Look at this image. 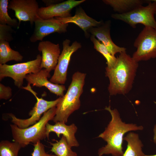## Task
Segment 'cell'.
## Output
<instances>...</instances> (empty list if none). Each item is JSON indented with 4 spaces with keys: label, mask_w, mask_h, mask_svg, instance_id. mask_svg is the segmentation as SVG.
I'll use <instances>...</instances> for the list:
<instances>
[{
    "label": "cell",
    "mask_w": 156,
    "mask_h": 156,
    "mask_svg": "<svg viewBox=\"0 0 156 156\" xmlns=\"http://www.w3.org/2000/svg\"><path fill=\"white\" fill-rule=\"evenodd\" d=\"M105 4L110 6L118 14H122L130 12L142 5L148 0H104Z\"/></svg>",
    "instance_id": "cell-18"
},
{
    "label": "cell",
    "mask_w": 156,
    "mask_h": 156,
    "mask_svg": "<svg viewBox=\"0 0 156 156\" xmlns=\"http://www.w3.org/2000/svg\"><path fill=\"white\" fill-rule=\"evenodd\" d=\"M50 143L52 146L50 151L57 156H77V153L72 151L71 147L63 135L59 141Z\"/></svg>",
    "instance_id": "cell-21"
},
{
    "label": "cell",
    "mask_w": 156,
    "mask_h": 156,
    "mask_svg": "<svg viewBox=\"0 0 156 156\" xmlns=\"http://www.w3.org/2000/svg\"><path fill=\"white\" fill-rule=\"evenodd\" d=\"M105 109L110 114L111 120L104 131L97 137L107 143L106 145L99 149L98 156L109 154L112 156H122L124 153L122 144L124 134L129 131L143 130V127L123 122L118 110L116 109H112L110 105L106 106Z\"/></svg>",
    "instance_id": "cell-1"
},
{
    "label": "cell",
    "mask_w": 156,
    "mask_h": 156,
    "mask_svg": "<svg viewBox=\"0 0 156 156\" xmlns=\"http://www.w3.org/2000/svg\"><path fill=\"white\" fill-rule=\"evenodd\" d=\"M42 56L38 54L35 60L26 62L11 65L0 64V81L5 77H10L14 80L15 86L22 88L24 79L27 75L36 73L42 69Z\"/></svg>",
    "instance_id": "cell-6"
},
{
    "label": "cell",
    "mask_w": 156,
    "mask_h": 156,
    "mask_svg": "<svg viewBox=\"0 0 156 156\" xmlns=\"http://www.w3.org/2000/svg\"><path fill=\"white\" fill-rule=\"evenodd\" d=\"M146 6H140L132 11L122 14L116 13L111 15L112 18L122 21L133 28L138 24L156 29V21L154 15L156 12V2L148 0Z\"/></svg>",
    "instance_id": "cell-5"
},
{
    "label": "cell",
    "mask_w": 156,
    "mask_h": 156,
    "mask_svg": "<svg viewBox=\"0 0 156 156\" xmlns=\"http://www.w3.org/2000/svg\"><path fill=\"white\" fill-rule=\"evenodd\" d=\"M42 1L45 4L46 6H49L56 4L59 3L60 0H42Z\"/></svg>",
    "instance_id": "cell-28"
},
{
    "label": "cell",
    "mask_w": 156,
    "mask_h": 156,
    "mask_svg": "<svg viewBox=\"0 0 156 156\" xmlns=\"http://www.w3.org/2000/svg\"><path fill=\"white\" fill-rule=\"evenodd\" d=\"M153 0L154 1H155V2H156V0ZM155 14H156V12H155Z\"/></svg>",
    "instance_id": "cell-31"
},
{
    "label": "cell",
    "mask_w": 156,
    "mask_h": 156,
    "mask_svg": "<svg viewBox=\"0 0 156 156\" xmlns=\"http://www.w3.org/2000/svg\"><path fill=\"white\" fill-rule=\"evenodd\" d=\"M145 156H156V154L154 155H145Z\"/></svg>",
    "instance_id": "cell-30"
},
{
    "label": "cell",
    "mask_w": 156,
    "mask_h": 156,
    "mask_svg": "<svg viewBox=\"0 0 156 156\" xmlns=\"http://www.w3.org/2000/svg\"><path fill=\"white\" fill-rule=\"evenodd\" d=\"M110 26L111 21H108L99 27L91 28L88 32L103 44L112 55L115 56L117 53L126 52V48L119 47L113 42L110 34Z\"/></svg>",
    "instance_id": "cell-15"
},
{
    "label": "cell",
    "mask_w": 156,
    "mask_h": 156,
    "mask_svg": "<svg viewBox=\"0 0 156 156\" xmlns=\"http://www.w3.org/2000/svg\"><path fill=\"white\" fill-rule=\"evenodd\" d=\"M47 138H49V133L53 132L56 133L57 136L60 137V135H62L67 140L68 144L71 147H78L79 144L75 135L77 128L74 123L67 125L63 122H57L54 125L48 123L46 125Z\"/></svg>",
    "instance_id": "cell-17"
},
{
    "label": "cell",
    "mask_w": 156,
    "mask_h": 156,
    "mask_svg": "<svg viewBox=\"0 0 156 156\" xmlns=\"http://www.w3.org/2000/svg\"><path fill=\"white\" fill-rule=\"evenodd\" d=\"M64 24L73 23L78 26L84 31L86 36L88 35V31L93 27H99L103 23L102 21H98L88 16L81 7L77 8L73 16L66 18H55Z\"/></svg>",
    "instance_id": "cell-16"
},
{
    "label": "cell",
    "mask_w": 156,
    "mask_h": 156,
    "mask_svg": "<svg viewBox=\"0 0 156 156\" xmlns=\"http://www.w3.org/2000/svg\"><path fill=\"white\" fill-rule=\"evenodd\" d=\"M21 148V145L17 142L2 140L0 142V156H18Z\"/></svg>",
    "instance_id": "cell-24"
},
{
    "label": "cell",
    "mask_w": 156,
    "mask_h": 156,
    "mask_svg": "<svg viewBox=\"0 0 156 156\" xmlns=\"http://www.w3.org/2000/svg\"><path fill=\"white\" fill-rule=\"evenodd\" d=\"M8 0H0V24L7 25L11 27L17 28L19 26V22L15 18L10 17L8 12L9 4Z\"/></svg>",
    "instance_id": "cell-23"
},
{
    "label": "cell",
    "mask_w": 156,
    "mask_h": 156,
    "mask_svg": "<svg viewBox=\"0 0 156 156\" xmlns=\"http://www.w3.org/2000/svg\"><path fill=\"white\" fill-rule=\"evenodd\" d=\"M23 58V56L19 52L11 48L8 42L0 40V64H5L11 60L21 62Z\"/></svg>",
    "instance_id": "cell-20"
},
{
    "label": "cell",
    "mask_w": 156,
    "mask_h": 156,
    "mask_svg": "<svg viewBox=\"0 0 156 156\" xmlns=\"http://www.w3.org/2000/svg\"><path fill=\"white\" fill-rule=\"evenodd\" d=\"M14 31L11 26L7 25L0 24V40L8 42L12 40V33Z\"/></svg>",
    "instance_id": "cell-25"
},
{
    "label": "cell",
    "mask_w": 156,
    "mask_h": 156,
    "mask_svg": "<svg viewBox=\"0 0 156 156\" xmlns=\"http://www.w3.org/2000/svg\"><path fill=\"white\" fill-rule=\"evenodd\" d=\"M133 46L137 50L132 57L137 62L156 58V29L144 27L135 39Z\"/></svg>",
    "instance_id": "cell-7"
},
{
    "label": "cell",
    "mask_w": 156,
    "mask_h": 156,
    "mask_svg": "<svg viewBox=\"0 0 156 156\" xmlns=\"http://www.w3.org/2000/svg\"><path fill=\"white\" fill-rule=\"evenodd\" d=\"M38 49L42 53L41 68L46 69L49 72L54 70L60 53L59 44L48 40L42 41L39 43Z\"/></svg>",
    "instance_id": "cell-14"
},
{
    "label": "cell",
    "mask_w": 156,
    "mask_h": 156,
    "mask_svg": "<svg viewBox=\"0 0 156 156\" xmlns=\"http://www.w3.org/2000/svg\"><path fill=\"white\" fill-rule=\"evenodd\" d=\"M8 8L14 11L19 24L21 21H28L32 25L38 17L39 8L36 0H12Z\"/></svg>",
    "instance_id": "cell-11"
},
{
    "label": "cell",
    "mask_w": 156,
    "mask_h": 156,
    "mask_svg": "<svg viewBox=\"0 0 156 156\" xmlns=\"http://www.w3.org/2000/svg\"><path fill=\"white\" fill-rule=\"evenodd\" d=\"M50 72L46 69H41L35 73H30L26 76L25 79L28 84L32 85L33 86L41 88L44 87L50 92L57 96L62 97L64 92L66 90L65 86L63 85L53 83L49 81L48 78L50 77Z\"/></svg>",
    "instance_id": "cell-13"
},
{
    "label": "cell",
    "mask_w": 156,
    "mask_h": 156,
    "mask_svg": "<svg viewBox=\"0 0 156 156\" xmlns=\"http://www.w3.org/2000/svg\"><path fill=\"white\" fill-rule=\"evenodd\" d=\"M55 106L45 112L40 120L35 124L26 128L21 129L14 124L10 127L14 142L19 143L24 148L30 143H36L46 138V125L53 120L55 114Z\"/></svg>",
    "instance_id": "cell-4"
},
{
    "label": "cell",
    "mask_w": 156,
    "mask_h": 156,
    "mask_svg": "<svg viewBox=\"0 0 156 156\" xmlns=\"http://www.w3.org/2000/svg\"><path fill=\"white\" fill-rule=\"evenodd\" d=\"M127 142V148L122 156H145L142 151L143 146L138 134L130 132L123 138Z\"/></svg>",
    "instance_id": "cell-19"
},
{
    "label": "cell",
    "mask_w": 156,
    "mask_h": 156,
    "mask_svg": "<svg viewBox=\"0 0 156 156\" xmlns=\"http://www.w3.org/2000/svg\"><path fill=\"white\" fill-rule=\"evenodd\" d=\"M22 89L27 90L35 96L36 99V102L32 109L29 113L30 117L26 119H23L16 117L12 113L8 114L11 118V122L21 129L26 128L32 125L38 121L40 119L41 115L51 108L56 106L60 101L61 97L54 101H47L37 96V94L33 90L30 86L28 84L26 87Z\"/></svg>",
    "instance_id": "cell-8"
},
{
    "label": "cell",
    "mask_w": 156,
    "mask_h": 156,
    "mask_svg": "<svg viewBox=\"0 0 156 156\" xmlns=\"http://www.w3.org/2000/svg\"><path fill=\"white\" fill-rule=\"evenodd\" d=\"M34 23V30L30 38L32 42L42 41L44 37L54 33H65L68 26V24L63 23L55 18L44 19L38 16Z\"/></svg>",
    "instance_id": "cell-10"
},
{
    "label": "cell",
    "mask_w": 156,
    "mask_h": 156,
    "mask_svg": "<svg viewBox=\"0 0 156 156\" xmlns=\"http://www.w3.org/2000/svg\"><path fill=\"white\" fill-rule=\"evenodd\" d=\"M85 0H68L49 6L39 8L38 16L44 19L54 17L66 18L71 16L70 12L75 7Z\"/></svg>",
    "instance_id": "cell-12"
},
{
    "label": "cell",
    "mask_w": 156,
    "mask_h": 156,
    "mask_svg": "<svg viewBox=\"0 0 156 156\" xmlns=\"http://www.w3.org/2000/svg\"><path fill=\"white\" fill-rule=\"evenodd\" d=\"M33 145V151L31 154L32 156H57L46 152L44 146L40 141L34 144Z\"/></svg>",
    "instance_id": "cell-26"
},
{
    "label": "cell",
    "mask_w": 156,
    "mask_h": 156,
    "mask_svg": "<svg viewBox=\"0 0 156 156\" xmlns=\"http://www.w3.org/2000/svg\"><path fill=\"white\" fill-rule=\"evenodd\" d=\"M153 132L154 133L153 136V142L156 145V124L155 125L154 127Z\"/></svg>",
    "instance_id": "cell-29"
},
{
    "label": "cell",
    "mask_w": 156,
    "mask_h": 156,
    "mask_svg": "<svg viewBox=\"0 0 156 156\" xmlns=\"http://www.w3.org/2000/svg\"><path fill=\"white\" fill-rule=\"evenodd\" d=\"M86 74L77 71L74 73L66 93L56 105L53 120L66 123L70 115L80 107V98L83 91Z\"/></svg>",
    "instance_id": "cell-3"
},
{
    "label": "cell",
    "mask_w": 156,
    "mask_h": 156,
    "mask_svg": "<svg viewBox=\"0 0 156 156\" xmlns=\"http://www.w3.org/2000/svg\"><path fill=\"white\" fill-rule=\"evenodd\" d=\"M90 40L94 44V48L101 54L107 61V67L110 68L114 66L117 60V57L112 55L109 52L107 47L101 42L92 35Z\"/></svg>",
    "instance_id": "cell-22"
},
{
    "label": "cell",
    "mask_w": 156,
    "mask_h": 156,
    "mask_svg": "<svg viewBox=\"0 0 156 156\" xmlns=\"http://www.w3.org/2000/svg\"><path fill=\"white\" fill-rule=\"evenodd\" d=\"M138 66V62L124 52L117 57L113 66L106 67L105 75L109 81L108 89L110 95L125 94L130 91Z\"/></svg>",
    "instance_id": "cell-2"
},
{
    "label": "cell",
    "mask_w": 156,
    "mask_h": 156,
    "mask_svg": "<svg viewBox=\"0 0 156 156\" xmlns=\"http://www.w3.org/2000/svg\"><path fill=\"white\" fill-rule=\"evenodd\" d=\"M12 96V89L9 86H6L0 83V99L5 100L10 99Z\"/></svg>",
    "instance_id": "cell-27"
},
{
    "label": "cell",
    "mask_w": 156,
    "mask_h": 156,
    "mask_svg": "<svg viewBox=\"0 0 156 156\" xmlns=\"http://www.w3.org/2000/svg\"><path fill=\"white\" fill-rule=\"evenodd\" d=\"M70 40L66 39L63 42V49L58 59L53 74L50 81L51 82L62 85L67 80V70L72 55L81 47L80 43L75 41L70 45Z\"/></svg>",
    "instance_id": "cell-9"
}]
</instances>
